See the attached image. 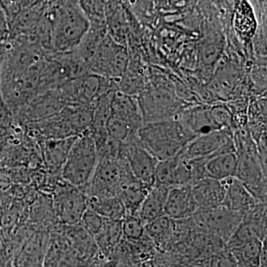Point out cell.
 <instances>
[{"label":"cell","instance_id":"obj_1","mask_svg":"<svg viewBox=\"0 0 267 267\" xmlns=\"http://www.w3.org/2000/svg\"><path fill=\"white\" fill-rule=\"evenodd\" d=\"M49 22L48 45L57 54L77 48L90 29V23L79 2H59L47 10Z\"/></svg>","mask_w":267,"mask_h":267},{"label":"cell","instance_id":"obj_2","mask_svg":"<svg viewBox=\"0 0 267 267\" xmlns=\"http://www.w3.org/2000/svg\"><path fill=\"white\" fill-rule=\"evenodd\" d=\"M137 137L142 146L158 161L175 158L194 137L176 119L143 125Z\"/></svg>","mask_w":267,"mask_h":267},{"label":"cell","instance_id":"obj_3","mask_svg":"<svg viewBox=\"0 0 267 267\" xmlns=\"http://www.w3.org/2000/svg\"><path fill=\"white\" fill-rule=\"evenodd\" d=\"M98 163L95 143L87 132L76 136L61 169L65 183L83 189L91 180Z\"/></svg>","mask_w":267,"mask_h":267},{"label":"cell","instance_id":"obj_4","mask_svg":"<svg viewBox=\"0 0 267 267\" xmlns=\"http://www.w3.org/2000/svg\"><path fill=\"white\" fill-rule=\"evenodd\" d=\"M133 177L123 160L98 159L91 180L82 189L87 197L118 196L121 186Z\"/></svg>","mask_w":267,"mask_h":267},{"label":"cell","instance_id":"obj_5","mask_svg":"<svg viewBox=\"0 0 267 267\" xmlns=\"http://www.w3.org/2000/svg\"><path fill=\"white\" fill-rule=\"evenodd\" d=\"M165 85L149 88L138 99L144 123L177 119L181 105L176 93Z\"/></svg>","mask_w":267,"mask_h":267},{"label":"cell","instance_id":"obj_6","mask_svg":"<svg viewBox=\"0 0 267 267\" xmlns=\"http://www.w3.org/2000/svg\"><path fill=\"white\" fill-rule=\"evenodd\" d=\"M128 65L126 47L116 43L107 33L89 62V71L90 74L116 80L126 73Z\"/></svg>","mask_w":267,"mask_h":267},{"label":"cell","instance_id":"obj_7","mask_svg":"<svg viewBox=\"0 0 267 267\" xmlns=\"http://www.w3.org/2000/svg\"><path fill=\"white\" fill-rule=\"evenodd\" d=\"M243 216L244 214L231 211L221 206L197 209L192 218L199 230L215 236L226 245L236 233Z\"/></svg>","mask_w":267,"mask_h":267},{"label":"cell","instance_id":"obj_8","mask_svg":"<svg viewBox=\"0 0 267 267\" xmlns=\"http://www.w3.org/2000/svg\"><path fill=\"white\" fill-rule=\"evenodd\" d=\"M52 208L61 224L74 226L80 223L87 209V197L83 189L64 182L54 193Z\"/></svg>","mask_w":267,"mask_h":267},{"label":"cell","instance_id":"obj_9","mask_svg":"<svg viewBox=\"0 0 267 267\" xmlns=\"http://www.w3.org/2000/svg\"><path fill=\"white\" fill-rule=\"evenodd\" d=\"M226 152H236L233 132L230 129H221L194 137L177 157L181 160L198 159Z\"/></svg>","mask_w":267,"mask_h":267},{"label":"cell","instance_id":"obj_10","mask_svg":"<svg viewBox=\"0 0 267 267\" xmlns=\"http://www.w3.org/2000/svg\"><path fill=\"white\" fill-rule=\"evenodd\" d=\"M119 159L126 161L137 180L148 186L154 185V172L159 161L142 146L137 134L122 143Z\"/></svg>","mask_w":267,"mask_h":267},{"label":"cell","instance_id":"obj_11","mask_svg":"<svg viewBox=\"0 0 267 267\" xmlns=\"http://www.w3.org/2000/svg\"><path fill=\"white\" fill-rule=\"evenodd\" d=\"M267 239V204H258L245 214L236 233L226 243V248L247 240Z\"/></svg>","mask_w":267,"mask_h":267},{"label":"cell","instance_id":"obj_12","mask_svg":"<svg viewBox=\"0 0 267 267\" xmlns=\"http://www.w3.org/2000/svg\"><path fill=\"white\" fill-rule=\"evenodd\" d=\"M197 210L192 186H174L169 189L164 207L165 216L174 221L188 219Z\"/></svg>","mask_w":267,"mask_h":267},{"label":"cell","instance_id":"obj_13","mask_svg":"<svg viewBox=\"0 0 267 267\" xmlns=\"http://www.w3.org/2000/svg\"><path fill=\"white\" fill-rule=\"evenodd\" d=\"M50 236L37 232L30 236L15 253L14 267H43Z\"/></svg>","mask_w":267,"mask_h":267},{"label":"cell","instance_id":"obj_14","mask_svg":"<svg viewBox=\"0 0 267 267\" xmlns=\"http://www.w3.org/2000/svg\"><path fill=\"white\" fill-rule=\"evenodd\" d=\"M110 115L124 121L137 132L145 124L137 97L119 91L112 94Z\"/></svg>","mask_w":267,"mask_h":267},{"label":"cell","instance_id":"obj_15","mask_svg":"<svg viewBox=\"0 0 267 267\" xmlns=\"http://www.w3.org/2000/svg\"><path fill=\"white\" fill-rule=\"evenodd\" d=\"M176 120L179 121L194 138L222 129L217 124L208 107L197 106L183 110Z\"/></svg>","mask_w":267,"mask_h":267},{"label":"cell","instance_id":"obj_16","mask_svg":"<svg viewBox=\"0 0 267 267\" xmlns=\"http://www.w3.org/2000/svg\"><path fill=\"white\" fill-rule=\"evenodd\" d=\"M221 181L225 188L222 207L245 215L258 204L248 189L236 177Z\"/></svg>","mask_w":267,"mask_h":267},{"label":"cell","instance_id":"obj_17","mask_svg":"<svg viewBox=\"0 0 267 267\" xmlns=\"http://www.w3.org/2000/svg\"><path fill=\"white\" fill-rule=\"evenodd\" d=\"M197 209L222 206L225 196L224 185L220 180L205 178L192 186Z\"/></svg>","mask_w":267,"mask_h":267},{"label":"cell","instance_id":"obj_18","mask_svg":"<svg viewBox=\"0 0 267 267\" xmlns=\"http://www.w3.org/2000/svg\"><path fill=\"white\" fill-rule=\"evenodd\" d=\"M175 221L163 215L146 225L145 236L152 243L157 252H165L175 243Z\"/></svg>","mask_w":267,"mask_h":267},{"label":"cell","instance_id":"obj_19","mask_svg":"<svg viewBox=\"0 0 267 267\" xmlns=\"http://www.w3.org/2000/svg\"><path fill=\"white\" fill-rule=\"evenodd\" d=\"M151 188L137 180L134 177L121 186L118 197L126 208V215H137Z\"/></svg>","mask_w":267,"mask_h":267},{"label":"cell","instance_id":"obj_20","mask_svg":"<svg viewBox=\"0 0 267 267\" xmlns=\"http://www.w3.org/2000/svg\"><path fill=\"white\" fill-rule=\"evenodd\" d=\"M237 157L236 152L221 153L207 158L206 178L223 180L236 176Z\"/></svg>","mask_w":267,"mask_h":267},{"label":"cell","instance_id":"obj_21","mask_svg":"<svg viewBox=\"0 0 267 267\" xmlns=\"http://www.w3.org/2000/svg\"><path fill=\"white\" fill-rule=\"evenodd\" d=\"M168 188L153 185L139 210V218L147 225L164 215Z\"/></svg>","mask_w":267,"mask_h":267},{"label":"cell","instance_id":"obj_22","mask_svg":"<svg viewBox=\"0 0 267 267\" xmlns=\"http://www.w3.org/2000/svg\"><path fill=\"white\" fill-rule=\"evenodd\" d=\"M94 237L100 252L107 260H110L115 249L123 238L122 221L105 219L102 229Z\"/></svg>","mask_w":267,"mask_h":267},{"label":"cell","instance_id":"obj_23","mask_svg":"<svg viewBox=\"0 0 267 267\" xmlns=\"http://www.w3.org/2000/svg\"><path fill=\"white\" fill-rule=\"evenodd\" d=\"M88 207L104 219L122 221L126 215V208L118 196L87 197Z\"/></svg>","mask_w":267,"mask_h":267},{"label":"cell","instance_id":"obj_24","mask_svg":"<svg viewBox=\"0 0 267 267\" xmlns=\"http://www.w3.org/2000/svg\"><path fill=\"white\" fill-rule=\"evenodd\" d=\"M264 241L252 239L229 247L227 250L236 259L237 267H259Z\"/></svg>","mask_w":267,"mask_h":267},{"label":"cell","instance_id":"obj_25","mask_svg":"<svg viewBox=\"0 0 267 267\" xmlns=\"http://www.w3.org/2000/svg\"><path fill=\"white\" fill-rule=\"evenodd\" d=\"M76 137L75 136L60 140H48L45 143L44 159L49 169L52 170L62 169V165Z\"/></svg>","mask_w":267,"mask_h":267},{"label":"cell","instance_id":"obj_26","mask_svg":"<svg viewBox=\"0 0 267 267\" xmlns=\"http://www.w3.org/2000/svg\"><path fill=\"white\" fill-rule=\"evenodd\" d=\"M178 158H170L159 161L154 172V185L170 188L175 186V171H176Z\"/></svg>","mask_w":267,"mask_h":267},{"label":"cell","instance_id":"obj_27","mask_svg":"<svg viewBox=\"0 0 267 267\" xmlns=\"http://www.w3.org/2000/svg\"><path fill=\"white\" fill-rule=\"evenodd\" d=\"M145 224L138 215H126L122 220L123 238L128 240H140L145 236Z\"/></svg>","mask_w":267,"mask_h":267},{"label":"cell","instance_id":"obj_28","mask_svg":"<svg viewBox=\"0 0 267 267\" xmlns=\"http://www.w3.org/2000/svg\"><path fill=\"white\" fill-rule=\"evenodd\" d=\"M148 267H183L184 261L172 251L156 252L152 259L148 262Z\"/></svg>","mask_w":267,"mask_h":267},{"label":"cell","instance_id":"obj_29","mask_svg":"<svg viewBox=\"0 0 267 267\" xmlns=\"http://www.w3.org/2000/svg\"><path fill=\"white\" fill-rule=\"evenodd\" d=\"M105 219L96 213L94 210L88 207L82 217L79 224L91 236L94 237L97 236L103 226H104Z\"/></svg>","mask_w":267,"mask_h":267},{"label":"cell","instance_id":"obj_30","mask_svg":"<svg viewBox=\"0 0 267 267\" xmlns=\"http://www.w3.org/2000/svg\"><path fill=\"white\" fill-rule=\"evenodd\" d=\"M201 267H237V262L232 253L225 248L210 256Z\"/></svg>","mask_w":267,"mask_h":267},{"label":"cell","instance_id":"obj_31","mask_svg":"<svg viewBox=\"0 0 267 267\" xmlns=\"http://www.w3.org/2000/svg\"><path fill=\"white\" fill-rule=\"evenodd\" d=\"M183 267H201L200 266L194 265V264H188V265L184 266Z\"/></svg>","mask_w":267,"mask_h":267},{"label":"cell","instance_id":"obj_32","mask_svg":"<svg viewBox=\"0 0 267 267\" xmlns=\"http://www.w3.org/2000/svg\"><path fill=\"white\" fill-rule=\"evenodd\" d=\"M4 267H14L13 264H12V262L8 263V264H6V265Z\"/></svg>","mask_w":267,"mask_h":267}]
</instances>
